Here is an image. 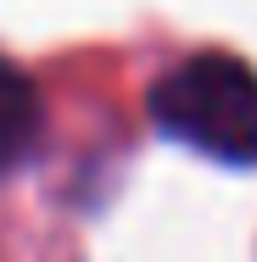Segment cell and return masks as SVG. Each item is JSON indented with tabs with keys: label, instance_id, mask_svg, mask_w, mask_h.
I'll return each instance as SVG.
<instances>
[{
	"label": "cell",
	"instance_id": "1",
	"mask_svg": "<svg viewBox=\"0 0 257 262\" xmlns=\"http://www.w3.org/2000/svg\"><path fill=\"white\" fill-rule=\"evenodd\" d=\"M151 123L224 167H257V73L229 51H190L146 95Z\"/></svg>",
	"mask_w": 257,
	"mask_h": 262
},
{
	"label": "cell",
	"instance_id": "2",
	"mask_svg": "<svg viewBox=\"0 0 257 262\" xmlns=\"http://www.w3.org/2000/svg\"><path fill=\"white\" fill-rule=\"evenodd\" d=\"M39 128H45V106H39L34 78H28L17 61L0 56V179L17 173L23 162L34 157Z\"/></svg>",
	"mask_w": 257,
	"mask_h": 262
}]
</instances>
